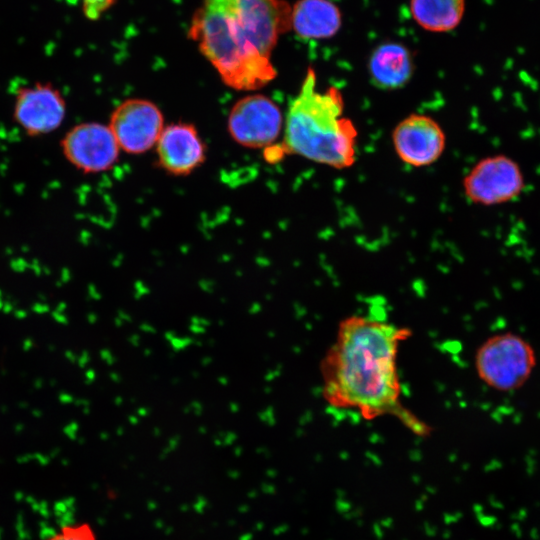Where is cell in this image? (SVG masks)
<instances>
[{"label":"cell","mask_w":540,"mask_h":540,"mask_svg":"<svg viewBox=\"0 0 540 540\" xmlns=\"http://www.w3.org/2000/svg\"><path fill=\"white\" fill-rule=\"evenodd\" d=\"M337 499H344V496L346 495L345 491L342 489H338L336 491Z\"/></svg>","instance_id":"cell-23"},{"label":"cell","mask_w":540,"mask_h":540,"mask_svg":"<svg viewBox=\"0 0 540 540\" xmlns=\"http://www.w3.org/2000/svg\"><path fill=\"white\" fill-rule=\"evenodd\" d=\"M450 536H451V533H450V531H448V530H445V531L442 533V537H443L444 539H448Z\"/></svg>","instance_id":"cell-26"},{"label":"cell","mask_w":540,"mask_h":540,"mask_svg":"<svg viewBox=\"0 0 540 540\" xmlns=\"http://www.w3.org/2000/svg\"><path fill=\"white\" fill-rule=\"evenodd\" d=\"M458 517H456V515H450V514H445L444 517H443V520L445 522V524H451L455 521H457Z\"/></svg>","instance_id":"cell-21"},{"label":"cell","mask_w":540,"mask_h":540,"mask_svg":"<svg viewBox=\"0 0 540 540\" xmlns=\"http://www.w3.org/2000/svg\"><path fill=\"white\" fill-rule=\"evenodd\" d=\"M403 540H407V539H403Z\"/></svg>","instance_id":"cell-29"},{"label":"cell","mask_w":540,"mask_h":540,"mask_svg":"<svg viewBox=\"0 0 540 540\" xmlns=\"http://www.w3.org/2000/svg\"><path fill=\"white\" fill-rule=\"evenodd\" d=\"M380 526L384 528H391L393 525V520L390 517H386L380 521Z\"/></svg>","instance_id":"cell-20"},{"label":"cell","mask_w":540,"mask_h":540,"mask_svg":"<svg viewBox=\"0 0 540 540\" xmlns=\"http://www.w3.org/2000/svg\"><path fill=\"white\" fill-rule=\"evenodd\" d=\"M60 146L64 158L87 174L111 169L121 151L109 126L99 122L73 126L61 139Z\"/></svg>","instance_id":"cell-8"},{"label":"cell","mask_w":540,"mask_h":540,"mask_svg":"<svg viewBox=\"0 0 540 540\" xmlns=\"http://www.w3.org/2000/svg\"><path fill=\"white\" fill-rule=\"evenodd\" d=\"M120 150L142 154L155 147L163 130L164 116L152 101L126 99L111 113L108 123Z\"/></svg>","instance_id":"cell-7"},{"label":"cell","mask_w":540,"mask_h":540,"mask_svg":"<svg viewBox=\"0 0 540 540\" xmlns=\"http://www.w3.org/2000/svg\"><path fill=\"white\" fill-rule=\"evenodd\" d=\"M341 26V11L331 0H297L291 6V30L302 39H328Z\"/></svg>","instance_id":"cell-13"},{"label":"cell","mask_w":540,"mask_h":540,"mask_svg":"<svg viewBox=\"0 0 540 540\" xmlns=\"http://www.w3.org/2000/svg\"><path fill=\"white\" fill-rule=\"evenodd\" d=\"M66 100L50 83L37 82L19 88L13 104L16 124L29 136L47 135L58 129L66 116Z\"/></svg>","instance_id":"cell-9"},{"label":"cell","mask_w":540,"mask_h":540,"mask_svg":"<svg viewBox=\"0 0 540 540\" xmlns=\"http://www.w3.org/2000/svg\"><path fill=\"white\" fill-rule=\"evenodd\" d=\"M420 500H422L423 502H425L427 500V495L426 494H422L421 497H420Z\"/></svg>","instance_id":"cell-27"},{"label":"cell","mask_w":540,"mask_h":540,"mask_svg":"<svg viewBox=\"0 0 540 540\" xmlns=\"http://www.w3.org/2000/svg\"><path fill=\"white\" fill-rule=\"evenodd\" d=\"M412 481H413L414 484L418 485V484H420L421 478L418 475H413L412 476Z\"/></svg>","instance_id":"cell-24"},{"label":"cell","mask_w":540,"mask_h":540,"mask_svg":"<svg viewBox=\"0 0 540 540\" xmlns=\"http://www.w3.org/2000/svg\"><path fill=\"white\" fill-rule=\"evenodd\" d=\"M373 532H374V535L376 536L377 539L381 540L384 536V532L382 530V527L380 526L379 523H375L373 525Z\"/></svg>","instance_id":"cell-19"},{"label":"cell","mask_w":540,"mask_h":540,"mask_svg":"<svg viewBox=\"0 0 540 540\" xmlns=\"http://www.w3.org/2000/svg\"><path fill=\"white\" fill-rule=\"evenodd\" d=\"M426 492L429 493V494H435L436 493V488L433 487V486H427L426 487Z\"/></svg>","instance_id":"cell-25"},{"label":"cell","mask_w":540,"mask_h":540,"mask_svg":"<svg viewBox=\"0 0 540 540\" xmlns=\"http://www.w3.org/2000/svg\"><path fill=\"white\" fill-rule=\"evenodd\" d=\"M536 365L534 347L513 332L490 336L475 354L478 377L487 386L500 392L520 389L530 379Z\"/></svg>","instance_id":"cell-4"},{"label":"cell","mask_w":540,"mask_h":540,"mask_svg":"<svg viewBox=\"0 0 540 540\" xmlns=\"http://www.w3.org/2000/svg\"><path fill=\"white\" fill-rule=\"evenodd\" d=\"M335 506L336 510L341 514L349 512L352 508L351 503L345 499H337Z\"/></svg>","instance_id":"cell-17"},{"label":"cell","mask_w":540,"mask_h":540,"mask_svg":"<svg viewBox=\"0 0 540 540\" xmlns=\"http://www.w3.org/2000/svg\"><path fill=\"white\" fill-rule=\"evenodd\" d=\"M392 144L399 159L413 167H425L443 154L446 137L432 117L414 113L403 118L392 131Z\"/></svg>","instance_id":"cell-10"},{"label":"cell","mask_w":540,"mask_h":540,"mask_svg":"<svg viewBox=\"0 0 540 540\" xmlns=\"http://www.w3.org/2000/svg\"><path fill=\"white\" fill-rule=\"evenodd\" d=\"M157 162L161 169L175 176H185L206 159V145L197 128L187 122L165 126L156 142Z\"/></svg>","instance_id":"cell-11"},{"label":"cell","mask_w":540,"mask_h":540,"mask_svg":"<svg viewBox=\"0 0 540 540\" xmlns=\"http://www.w3.org/2000/svg\"><path fill=\"white\" fill-rule=\"evenodd\" d=\"M424 531H425V534L427 536H435L436 535V532H437V529L435 526L429 524L428 522H425L424 523Z\"/></svg>","instance_id":"cell-18"},{"label":"cell","mask_w":540,"mask_h":540,"mask_svg":"<svg viewBox=\"0 0 540 540\" xmlns=\"http://www.w3.org/2000/svg\"><path fill=\"white\" fill-rule=\"evenodd\" d=\"M465 0H410L415 22L431 32H450L462 21Z\"/></svg>","instance_id":"cell-14"},{"label":"cell","mask_w":540,"mask_h":540,"mask_svg":"<svg viewBox=\"0 0 540 540\" xmlns=\"http://www.w3.org/2000/svg\"><path fill=\"white\" fill-rule=\"evenodd\" d=\"M465 197L481 206H496L520 197L526 187L519 163L506 154H494L480 159L464 176Z\"/></svg>","instance_id":"cell-5"},{"label":"cell","mask_w":540,"mask_h":540,"mask_svg":"<svg viewBox=\"0 0 540 540\" xmlns=\"http://www.w3.org/2000/svg\"><path fill=\"white\" fill-rule=\"evenodd\" d=\"M79 2L86 19L99 20L115 3L116 0H74Z\"/></svg>","instance_id":"cell-16"},{"label":"cell","mask_w":540,"mask_h":540,"mask_svg":"<svg viewBox=\"0 0 540 540\" xmlns=\"http://www.w3.org/2000/svg\"><path fill=\"white\" fill-rule=\"evenodd\" d=\"M367 68L374 86L382 90H397L412 78L414 62L404 44L384 42L370 54Z\"/></svg>","instance_id":"cell-12"},{"label":"cell","mask_w":540,"mask_h":540,"mask_svg":"<svg viewBox=\"0 0 540 540\" xmlns=\"http://www.w3.org/2000/svg\"><path fill=\"white\" fill-rule=\"evenodd\" d=\"M357 525H358V526H362V525H363V521L358 520V521H357Z\"/></svg>","instance_id":"cell-28"},{"label":"cell","mask_w":540,"mask_h":540,"mask_svg":"<svg viewBox=\"0 0 540 540\" xmlns=\"http://www.w3.org/2000/svg\"><path fill=\"white\" fill-rule=\"evenodd\" d=\"M424 508V502L420 499L416 500L415 502V509L416 511H421Z\"/></svg>","instance_id":"cell-22"},{"label":"cell","mask_w":540,"mask_h":540,"mask_svg":"<svg viewBox=\"0 0 540 540\" xmlns=\"http://www.w3.org/2000/svg\"><path fill=\"white\" fill-rule=\"evenodd\" d=\"M291 30V5L285 0H202L188 36L222 82L256 91L277 76L272 53Z\"/></svg>","instance_id":"cell-2"},{"label":"cell","mask_w":540,"mask_h":540,"mask_svg":"<svg viewBox=\"0 0 540 540\" xmlns=\"http://www.w3.org/2000/svg\"><path fill=\"white\" fill-rule=\"evenodd\" d=\"M409 334L407 329L367 316L345 318L320 365L327 403L356 410L368 420L393 415L415 434H427L429 428L400 401L397 353Z\"/></svg>","instance_id":"cell-1"},{"label":"cell","mask_w":540,"mask_h":540,"mask_svg":"<svg viewBox=\"0 0 540 540\" xmlns=\"http://www.w3.org/2000/svg\"><path fill=\"white\" fill-rule=\"evenodd\" d=\"M284 116L268 96L253 93L238 99L231 107L227 129L231 138L245 148H270L283 132Z\"/></svg>","instance_id":"cell-6"},{"label":"cell","mask_w":540,"mask_h":540,"mask_svg":"<svg viewBox=\"0 0 540 540\" xmlns=\"http://www.w3.org/2000/svg\"><path fill=\"white\" fill-rule=\"evenodd\" d=\"M280 151L335 169L356 160L357 129L344 115V99L336 87L317 89L315 71L308 69L284 117Z\"/></svg>","instance_id":"cell-3"},{"label":"cell","mask_w":540,"mask_h":540,"mask_svg":"<svg viewBox=\"0 0 540 540\" xmlns=\"http://www.w3.org/2000/svg\"><path fill=\"white\" fill-rule=\"evenodd\" d=\"M44 540H97L96 531L88 522L65 524Z\"/></svg>","instance_id":"cell-15"}]
</instances>
